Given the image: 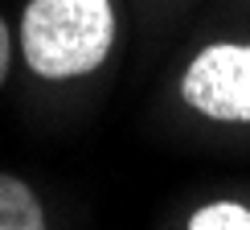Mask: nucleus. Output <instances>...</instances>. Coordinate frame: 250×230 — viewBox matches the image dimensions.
<instances>
[{"instance_id":"obj_1","label":"nucleus","mask_w":250,"mask_h":230,"mask_svg":"<svg viewBox=\"0 0 250 230\" xmlns=\"http://www.w3.org/2000/svg\"><path fill=\"white\" fill-rule=\"evenodd\" d=\"M115 46L111 0H29L21 13V58L37 78H86Z\"/></svg>"},{"instance_id":"obj_2","label":"nucleus","mask_w":250,"mask_h":230,"mask_svg":"<svg viewBox=\"0 0 250 230\" xmlns=\"http://www.w3.org/2000/svg\"><path fill=\"white\" fill-rule=\"evenodd\" d=\"M181 95L217 123H250V41H217L189 62Z\"/></svg>"},{"instance_id":"obj_3","label":"nucleus","mask_w":250,"mask_h":230,"mask_svg":"<svg viewBox=\"0 0 250 230\" xmlns=\"http://www.w3.org/2000/svg\"><path fill=\"white\" fill-rule=\"evenodd\" d=\"M0 230H49L37 193L13 173H0Z\"/></svg>"},{"instance_id":"obj_4","label":"nucleus","mask_w":250,"mask_h":230,"mask_svg":"<svg viewBox=\"0 0 250 230\" xmlns=\"http://www.w3.org/2000/svg\"><path fill=\"white\" fill-rule=\"evenodd\" d=\"M189 230H250V210L238 202H209L189 218Z\"/></svg>"},{"instance_id":"obj_5","label":"nucleus","mask_w":250,"mask_h":230,"mask_svg":"<svg viewBox=\"0 0 250 230\" xmlns=\"http://www.w3.org/2000/svg\"><path fill=\"white\" fill-rule=\"evenodd\" d=\"M8 66H13V37H8V21L0 17V87L8 78Z\"/></svg>"}]
</instances>
